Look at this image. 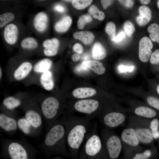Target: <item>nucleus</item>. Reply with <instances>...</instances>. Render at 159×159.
Returning <instances> with one entry per match:
<instances>
[{"label":"nucleus","mask_w":159,"mask_h":159,"mask_svg":"<svg viewBox=\"0 0 159 159\" xmlns=\"http://www.w3.org/2000/svg\"><path fill=\"white\" fill-rule=\"evenodd\" d=\"M66 131L67 144L72 153L77 152L92 128L89 119L68 117L62 119Z\"/></svg>","instance_id":"nucleus-1"},{"label":"nucleus","mask_w":159,"mask_h":159,"mask_svg":"<svg viewBox=\"0 0 159 159\" xmlns=\"http://www.w3.org/2000/svg\"><path fill=\"white\" fill-rule=\"evenodd\" d=\"M67 146L66 131L62 119L57 120L48 127L40 146L43 151L50 153H65Z\"/></svg>","instance_id":"nucleus-2"},{"label":"nucleus","mask_w":159,"mask_h":159,"mask_svg":"<svg viewBox=\"0 0 159 159\" xmlns=\"http://www.w3.org/2000/svg\"><path fill=\"white\" fill-rule=\"evenodd\" d=\"M102 142V153L105 158L117 159L122 149L120 137L110 130L104 128L101 131Z\"/></svg>","instance_id":"nucleus-3"},{"label":"nucleus","mask_w":159,"mask_h":159,"mask_svg":"<svg viewBox=\"0 0 159 159\" xmlns=\"http://www.w3.org/2000/svg\"><path fill=\"white\" fill-rule=\"evenodd\" d=\"M150 120L137 116L131 117L127 123L134 129L141 144L152 146L154 139L150 127Z\"/></svg>","instance_id":"nucleus-4"},{"label":"nucleus","mask_w":159,"mask_h":159,"mask_svg":"<svg viewBox=\"0 0 159 159\" xmlns=\"http://www.w3.org/2000/svg\"><path fill=\"white\" fill-rule=\"evenodd\" d=\"M2 146L11 159H28V150L32 148L29 143L22 140H5L2 141Z\"/></svg>","instance_id":"nucleus-5"},{"label":"nucleus","mask_w":159,"mask_h":159,"mask_svg":"<svg viewBox=\"0 0 159 159\" xmlns=\"http://www.w3.org/2000/svg\"><path fill=\"white\" fill-rule=\"evenodd\" d=\"M120 138L122 149L127 155L130 156L133 152H139L142 150L134 129L129 124L122 131Z\"/></svg>","instance_id":"nucleus-6"},{"label":"nucleus","mask_w":159,"mask_h":159,"mask_svg":"<svg viewBox=\"0 0 159 159\" xmlns=\"http://www.w3.org/2000/svg\"><path fill=\"white\" fill-rule=\"evenodd\" d=\"M85 139L83 149L86 155L94 157L102 153V142L97 132L96 123L92 128Z\"/></svg>","instance_id":"nucleus-7"},{"label":"nucleus","mask_w":159,"mask_h":159,"mask_svg":"<svg viewBox=\"0 0 159 159\" xmlns=\"http://www.w3.org/2000/svg\"><path fill=\"white\" fill-rule=\"evenodd\" d=\"M60 107L59 100L53 97H48L42 102V113L48 125V127L57 120Z\"/></svg>","instance_id":"nucleus-8"},{"label":"nucleus","mask_w":159,"mask_h":159,"mask_svg":"<svg viewBox=\"0 0 159 159\" xmlns=\"http://www.w3.org/2000/svg\"><path fill=\"white\" fill-rule=\"evenodd\" d=\"M125 115L120 111H111L104 114L100 119V122L104 128L110 130L124 126L126 123Z\"/></svg>","instance_id":"nucleus-9"},{"label":"nucleus","mask_w":159,"mask_h":159,"mask_svg":"<svg viewBox=\"0 0 159 159\" xmlns=\"http://www.w3.org/2000/svg\"><path fill=\"white\" fill-rule=\"evenodd\" d=\"M100 107L99 102L94 99H86L79 100L74 105L76 111L87 115H91L95 112Z\"/></svg>","instance_id":"nucleus-10"},{"label":"nucleus","mask_w":159,"mask_h":159,"mask_svg":"<svg viewBox=\"0 0 159 159\" xmlns=\"http://www.w3.org/2000/svg\"><path fill=\"white\" fill-rule=\"evenodd\" d=\"M153 44L150 39L147 37L141 38L139 43V57L140 60L143 62H147L152 53L151 49Z\"/></svg>","instance_id":"nucleus-11"},{"label":"nucleus","mask_w":159,"mask_h":159,"mask_svg":"<svg viewBox=\"0 0 159 159\" xmlns=\"http://www.w3.org/2000/svg\"><path fill=\"white\" fill-rule=\"evenodd\" d=\"M0 127L6 132L13 133L18 128L17 122L14 117L1 113L0 114Z\"/></svg>","instance_id":"nucleus-12"},{"label":"nucleus","mask_w":159,"mask_h":159,"mask_svg":"<svg viewBox=\"0 0 159 159\" xmlns=\"http://www.w3.org/2000/svg\"><path fill=\"white\" fill-rule=\"evenodd\" d=\"M25 118L36 130L40 132L42 119L41 115L37 110L33 109L27 110L25 112Z\"/></svg>","instance_id":"nucleus-13"},{"label":"nucleus","mask_w":159,"mask_h":159,"mask_svg":"<svg viewBox=\"0 0 159 159\" xmlns=\"http://www.w3.org/2000/svg\"><path fill=\"white\" fill-rule=\"evenodd\" d=\"M19 34V29L15 24H10L7 25L4 31V36L6 42L13 45L16 42Z\"/></svg>","instance_id":"nucleus-14"},{"label":"nucleus","mask_w":159,"mask_h":159,"mask_svg":"<svg viewBox=\"0 0 159 159\" xmlns=\"http://www.w3.org/2000/svg\"><path fill=\"white\" fill-rule=\"evenodd\" d=\"M134 114L138 117L151 119L157 117L156 111L153 109L143 105L135 107L133 110Z\"/></svg>","instance_id":"nucleus-15"},{"label":"nucleus","mask_w":159,"mask_h":159,"mask_svg":"<svg viewBox=\"0 0 159 159\" xmlns=\"http://www.w3.org/2000/svg\"><path fill=\"white\" fill-rule=\"evenodd\" d=\"M59 41L56 38L47 39L43 43L44 54L47 56H52L55 55L58 52Z\"/></svg>","instance_id":"nucleus-16"},{"label":"nucleus","mask_w":159,"mask_h":159,"mask_svg":"<svg viewBox=\"0 0 159 159\" xmlns=\"http://www.w3.org/2000/svg\"><path fill=\"white\" fill-rule=\"evenodd\" d=\"M18 128L25 135L29 136H35L39 132L34 129L25 118L19 119L17 121Z\"/></svg>","instance_id":"nucleus-17"},{"label":"nucleus","mask_w":159,"mask_h":159,"mask_svg":"<svg viewBox=\"0 0 159 159\" xmlns=\"http://www.w3.org/2000/svg\"><path fill=\"white\" fill-rule=\"evenodd\" d=\"M138 12L139 15L136 18V21L140 26H144L151 19L152 12L151 10L148 7L142 5L139 7Z\"/></svg>","instance_id":"nucleus-18"},{"label":"nucleus","mask_w":159,"mask_h":159,"mask_svg":"<svg viewBox=\"0 0 159 159\" xmlns=\"http://www.w3.org/2000/svg\"><path fill=\"white\" fill-rule=\"evenodd\" d=\"M48 16L44 12H40L35 16L34 20L35 28L38 31L42 32L44 31L47 26Z\"/></svg>","instance_id":"nucleus-19"},{"label":"nucleus","mask_w":159,"mask_h":159,"mask_svg":"<svg viewBox=\"0 0 159 159\" xmlns=\"http://www.w3.org/2000/svg\"><path fill=\"white\" fill-rule=\"evenodd\" d=\"M32 68V65L30 62H23L14 71V78L17 80L23 79L30 73Z\"/></svg>","instance_id":"nucleus-20"},{"label":"nucleus","mask_w":159,"mask_h":159,"mask_svg":"<svg viewBox=\"0 0 159 159\" xmlns=\"http://www.w3.org/2000/svg\"><path fill=\"white\" fill-rule=\"evenodd\" d=\"M97 93L94 88L89 87H82L76 88L72 92L74 97L79 99H83L92 97Z\"/></svg>","instance_id":"nucleus-21"},{"label":"nucleus","mask_w":159,"mask_h":159,"mask_svg":"<svg viewBox=\"0 0 159 159\" xmlns=\"http://www.w3.org/2000/svg\"><path fill=\"white\" fill-rule=\"evenodd\" d=\"M82 63L88 69L92 70L98 74H102L105 71V69L102 63L97 61L94 60L84 61Z\"/></svg>","instance_id":"nucleus-22"},{"label":"nucleus","mask_w":159,"mask_h":159,"mask_svg":"<svg viewBox=\"0 0 159 159\" xmlns=\"http://www.w3.org/2000/svg\"><path fill=\"white\" fill-rule=\"evenodd\" d=\"M41 85L46 90H51L54 87V82L51 72L49 70L42 74L40 78Z\"/></svg>","instance_id":"nucleus-23"},{"label":"nucleus","mask_w":159,"mask_h":159,"mask_svg":"<svg viewBox=\"0 0 159 159\" xmlns=\"http://www.w3.org/2000/svg\"><path fill=\"white\" fill-rule=\"evenodd\" d=\"M73 36L75 39L80 40L86 44H91L95 37L92 32L87 31L76 32L74 33Z\"/></svg>","instance_id":"nucleus-24"},{"label":"nucleus","mask_w":159,"mask_h":159,"mask_svg":"<svg viewBox=\"0 0 159 159\" xmlns=\"http://www.w3.org/2000/svg\"><path fill=\"white\" fill-rule=\"evenodd\" d=\"M72 23V19L69 16H66L56 23L55 26L56 30L59 32L67 31Z\"/></svg>","instance_id":"nucleus-25"},{"label":"nucleus","mask_w":159,"mask_h":159,"mask_svg":"<svg viewBox=\"0 0 159 159\" xmlns=\"http://www.w3.org/2000/svg\"><path fill=\"white\" fill-rule=\"evenodd\" d=\"M106 55V51L102 45L99 42L95 43L92 50V57L96 60H101L104 59Z\"/></svg>","instance_id":"nucleus-26"},{"label":"nucleus","mask_w":159,"mask_h":159,"mask_svg":"<svg viewBox=\"0 0 159 159\" xmlns=\"http://www.w3.org/2000/svg\"><path fill=\"white\" fill-rule=\"evenodd\" d=\"M52 64V62L49 59H43L37 63L34 67L37 73H43L49 71Z\"/></svg>","instance_id":"nucleus-27"},{"label":"nucleus","mask_w":159,"mask_h":159,"mask_svg":"<svg viewBox=\"0 0 159 159\" xmlns=\"http://www.w3.org/2000/svg\"><path fill=\"white\" fill-rule=\"evenodd\" d=\"M4 106L7 109L12 110L19 107L21 104V101L18 99L12 96L5 98L3 101Z\"/></svg>","instance_id":"nucleus-28"},{"label":"nucleus","mask_w":159,"mask_h":159,"mask_svg":"<svg viewBox=\"0 0 159 159\" xmlns=\"http://www.w3.org/2000/svg\"><path fill=\"white\" fill-rule=\"evenodd\" d=\"M156 152L155 148L153 146L143 152L136 153L131 159H149L156 153Z\"/></svg>","instance_id":"nucleus-29"},{"label":"nucleus","mask_w":159,"mask_h":159,"mask_svg":"<svg viewBox=\"0 0 159 159\" xmlns=\"http://www.w3.org/2000/svg\"><path fill=\"white\" fill-rule=\"evenodd\" d=\"M147 31L150 33L149 37L153 42L159 43V26L156 23L149 25L147 28Z\"/></svg>","instance_id":"nucleus-30"},{"label":"nucleus","mask_w":159,"mask_h":159,"mask_svg":"<svg viewBox=\"0 0 159 159\" xmlns=\"http://www.w3.org/2000/svg\"><path fill=\"white\" fill-rule=\"evenodd\" d=\"M150 127L154 140L159 138V117H156L150 120Z\"/></svg>","instance_id":"nucleus-31"},{"label":"nucleus","mask_w":159,"mask_h":159,"mask_svg":"<svg viewBox=\"0 0 159 159\" xmlns=\"http://www.w3.org/2000/svg\"><path fill=\"white\" fill-rule=\"evenodd\" d=\"M38 45L37 41L32 37H26L23 39L21 42V46L23 49H32L35 48Z\"/></svg>","instance_id":"nucleus-32"},{"label":"nucleus","mask_w":159,"mask_h":159,"mask_svg":"<svg viewBox=\"0 0 159 159\" xmlns=\"http://www.w3.org/2000/svg\"><path fill=\"white\" fill-rule=\"evenodd\" d=\"M89 12L93 16V17L100 20H103L105 17L104 13L99 10L97 7L94 5H92L89 9Z\"/></svg>","instance_id":"nucleus-33"},{"label":"nucleus","mask_w":159,"mask_h":159,"mask_svg":"<svg viewBox=\"0 0 159 159\" xmlns=\"http://www.w3.org/2000/svg\"><path fill=\"white\" fill-rule=\"evenodd\" d=\"M15 18L14 15L11 12H7L0 15V28L3 27Z\"/></svg>","instance_id":"nucleus-34"},{"label":"nucleus","mask_w":159,"mask_h":159,"mask_svg":"<svg viewBox=\"0 0 159 159\" xmlns=\"http://www.w3.org/2000/svg\"><path fill=\"white\" fill-rule=\"evenodd\" d=\"M92 1L91 0H74L72 1V3L74 8L78 9H82L90 5Z\"/></svg>","instance_id":"nucleus-35"},{"label":"nucleus","mask_w":159,"mask_h":159,"mask_svg":"<svg viewBox=\"0 0 159 159\" xmlns=\"http://www.w3.org/2000/svg\"><path fill=\"white\" fill-rule=\"evenodd\" d=\"M105 30L111 40L113 41L116 37V28L114 23L112 22H108L106 25Z\"/></svg>","instance_id":"nucleus-36"},{"label":"nucleus","mask_w":159,"mask_h":159,"mask_svg":"<svg viewBox=\"0 0 159 159\" xmlns=\"http://www.w3.org/2000/svg\"><path fill=\"white\" fill-rule=\"evenodd\" d=\"M92 20L91 16L89 14L81 15L79 17L77 22V27L80 29H83L86 24Z\"/></svg>","instance_id":"nucleus-37"},{"label":"nucleus","mask_w":159,"mask_h":159,"mask_svg":"<svg viewBox=\"0 0 159 159\" xmlns=\"http://www.w3.org/2000/svg\"><path fill=\"white\" fill-rule=\"evenodd\" d=\"M125 32L128 37H130L135 31V28L133 24L129 21H126L123 25Z\"/></svg>","instance_id":"nucleus-38"},{"label":"nucleus","mask_w":159,"mask_h":159,"mask_svg":"<svg viewBox=\"0 0 159 159\" xmlns=\"http://www.w3.org/2000/svg\"><path fill=\"white\" fill-rule=\"evenodd\" d=\"M148 104L150 106L159 111V99L156 97L149 96L147 98Z\"/></svg>","instance_id":"nucleus-39"},{"label":"nucleus","mask_w":159,"mask_h":159,"mask_svg":"<svg viewBox=\"0 0 159 159\" xmlns=\"http://www.w3.org/2000/svg\"><path fill=\"white\" fill-rule=\"evenodd\" d=\"M150 62L152 64L159 63V49H157L152 53L150 59Z\"/></svg>","instance_id":"nucleus-40"},{"label":"nucleus","mask_w":159,"mask_h":159,"mask_svg":"<svg viewBox=\"0 0 159 159\" xmlns=\"http://www.w3.org/2000/svg\"><path fill=\"white\" fill-rule=\"evenodd\" d=\"M74 71L77 74H83L89 72V69L81 63L76 67Z\"/></svg>","instance_id":"nucleus-41"},{"label":"nucleus","mask_w":159,"mask_h":159,"mask_svg":"<svg viewBox=\"0 0 159 159\" xmlns=\"http://www.w3.org/2000/svg\"><path fill=\"white\" fill-rule=\"evenodd\" d=\"M134 68V66H125L121 64L119 66L118 69L120 72L123 73L127 72H131L133 70Z\"/></svg>","instance_id":"nucleus-42"},{"label":"nucleus","mask_w":159,"mask_h":159,"mask_svg":"<svg viewBox=\"0 0 159 159\" xmlns=\"http://www.w3.org/2000/svg\"><path fill=\"white\" fill-rule=\"evenodd\" d=\"M119 2L125 6L130 8L132 7L134 5V2L132 0H118Z\"/></svg>","instance_id":"nucleus-43"},{"label":"nucleus","mask_w":159,"mask_h":159,"mask_svg":"<svg viewBox=\"0 0 159 159\" xmlns=\"http://www.w3.org/2000/svg\"><path fill=\"white\" fill-rule=\"evenodd\" d=\"M125 35V33L124 32H120L115 37L113 42L117 43L120 42L124 38Z\"/></svg>","instance_id":"nucleus-44"},{"label":"nucleus","mask_w":159,"mask_h":159,"mask_svg":"<svg viewBox=\"0 0 159 159\" xmlns=\"http://www.w3.org/2000/svg\"><path fill=\"white\" fill-rule=\"evenodd\" d=\"M73 50L78 54H81L82 53L83 48L82 45L79 43H76L73 46Z\"/></svg>","instance_id":"nucleus-45"},{"label":"nucleus","mask_w":159,"mask_h":159,"mask_svg":"<svg viewBox=\"0 0 159 159\" xmlns=\"http://www.w3.org/2000/svg\"><path fill=\"white\" fill-rule=\"evenodd\" d=\"M113 1V0H102L101 2L103 8L105 9L110 5Z\"/></svg>","instance_id":"nucleus-46"},{"label":"nucleus","mask_w":159,"mask_h":159,"mask_svg":"<svg viewBox=\"0 0 159 159\" xmlns=\"http://www.w3.org/2000/svg\"><path fill=\"white\" fill-rule=\"evenodd\" d=\"M54 9L60 12H63L64 11V7L60 4H57L56 5Z\"/></svg>","instance_id":"nucleus-47"},{"label":"nucleus","mask_w":159,"mask_h":159,"mask_svg":"<svg viewBox=\"0 0 159 159\" xmlns=\"http://www.w3.org/2000/svg\"><path fill=\"white\" fill-rule=\"evenodd\" d=\"M80 58V55L77 54H73L72 57V60L74 62H77L79 60Z\"/></svg>","instance_id":"nucleus-48"},{"label":"nucleus","mask_w":159,"mask_h":159,"mask_svg":"<svg viewBox=\"0 0 159 159\" xmlns=\"http://www.w3.org/2000/svg\"><path fill=\"white\" fill-rule=\"evenodd\" d=\"M140 1L141 3L144 4H147L149 3L150 1V0H141Z\"/></svg>","instance_id":"nucleus-49"},{"label":"nucleus","mask_w":159,"mask_h":159,"mask_svg":"<svg viewBox=\"0 0 159 159\" xmlns=\"http://www.w3.org/2000/svg\"><path fill=\"white\" fill-rule=\"evenodd\" d=\"M89 55L87 54H86L83 56V59L85 61H87L89 59Z\"/></svg>","instance_id":"nucleus-50"},{"label":"nucleus","mask_w":159,"mask_h":159,"mask_svg":"<svg viewBox=\"0 0 159 159\" xmlns=\"http://www.w3.org/2000/svg\"><path fill=\"white\" fill-rule=\"evenodd\" d=\"M2 76V72L1 67L0 68V78L1 79Z\"/></svg>","instance_id":"nucleus-51"},{"label":"nucleus","mask_w":159,"mask_h":159,"mask_svg":"<svg viewBox=\"0 0 159 159\" xmlns=\"http://www.w3.org/2000/svg\"><path fill=\"white\" fill-rule=\"evenodd\" d=\"M157 90L158 93L159 95V85H158L157 87Z\"/></svg>","instance_id":"nucleus-52"},{"label":"nucleus","mask_w":159,"mask_h":159,"mask_svg":"<svg viewBox=\"0 0 159 159\" xmlns=\"http://www.w3.org/2000/svg\"><path fill=\"white\" fill-rule=\"evenodd\" d=\"M157 6L158 8L159 9V0H158L157 3Z\"/></svg>","instance_id":"nucleus-53"},{"label":"nucleus","mask_w":159,"mask_h":159,"mask_svg":"<svg viewBox=\"0 0 159 159\" xmlns=\"http://www.w3.org/2000/svg\"><path fill=\"white\" fill-rule=\"evenodd\" d=\"M158 139L159 140V139Z\"/></svg>","instance_id":"nucleus-54"}]
</instances>
